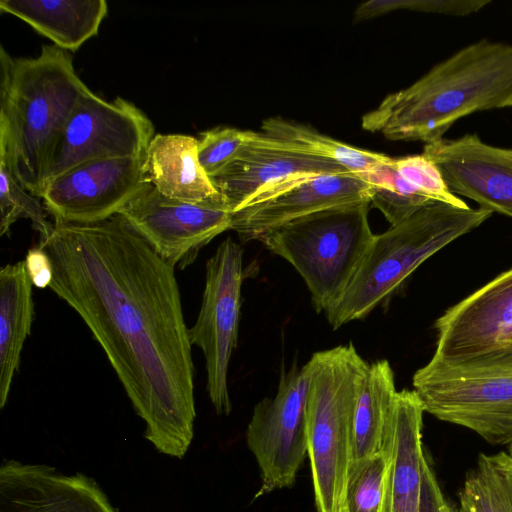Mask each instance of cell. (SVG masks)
<instances>
[{
  "mask_svg": "<svg viewBox=\"0 0 512 512\" xmlns=\"http://www.w3.org/2000/svg\"><path fill=\"white\" fill-rule=\"evenodd\" d=\"M0 512H118L99 484L78 472L63 474L46 464L4 460Z\"/></svg>",
  "mask_w": 512,
  "mask_h": 512,
  "instance_id": "obj_17",
  "label": "cell"
},
{
  "mask_svg": "<svg viewBox=\"0 0 512 512\" xmlns=\"http://www.w3.org/2000/svg\"><path fill=\"white\" fill-rule=\"evenodd\" d=\"M41 198L30 193L15 177L7 162L0 158V234L9 235L11 226L19 219H29L41 239L48 238L54 223L47 218Z\"/></svg>",
  "mask_w": 512,
  "mask_h": 512,
  "instance_id": "obj_27",
  "label": "cell"
},
{
  "mask_svg": "<svg viewBox=\"0 0 512 512\" xmlns=\"http://www.w3.org/2000/svg\"><path fill=\"white\" fill-rule=\"evenodd\" d=\"M49 288L82 318L104 350L144 437L182 459L194 437V365L175 268L121 214L54 224L38 245Z\"/></svg>",
  "mask_w": 512,
  "mask_h": 512,
  "instance_id": "obj_1",
  "label": "cell"
},
{
  "mask_svg": "<svg viewBox=\"0 0 512 512\" xmlns=\"http://www.w3.org/2000/svg\"><path fill=\"white\" fill-rule=\"evenodd\" d=\"M32 286L24 260L0 270V408L8 400L24 342L31 333Z\"/></svg>",
  "mask_w": 512,
  "mask_h": 512,
  "instance_id": "obj_21",
  "label": "cell"
},
{
  "mask_svg": "<svg viewBox=\"0 0 512 512\" xmlns=\"http://www.w3.org/2000/svg\"><path fill=\"white\" fill-rule=\"evenodd\" d=\"M396 393L390 363L378 360L369 364L354 407L350 468L383 451L388 417Z\"/></svg>",
  "mask_w": 512,
  "mask_h": 512,
  "instance_id": "obj_22",
  "label": "cell"
},
{
  "mask_svg": "<svg viewBox=\"0 0 512 512\" xmlns=\"http://www.w3.org/2000/svg\"><path fill=\"white\" fill-rule=\"evenodd\" d=\"M90 89L69 51L44 45L34 58L0 49V158L19 182L41 197L50 158L73 109Z\"/></svg>",
  "mask_w": 512,
  "mask_h": 512,
  "instance_id": "obj_3",
  "label": "cell"
},
{
  "mask_svg": "<svg viewBox=\"0 0 512 512\" xmlns=\"http://www.w3.org/2000/svg\"><path fill=\"white\" fill-rule=\"evenodd\" d=\"M245 137V130L232 127H216L201 133L197 155L201 167L209 178L235 158Z\"/></svg>",
  "mask_w": 512,
  "mask_h": 512,
  "instance_id": "obj_29",
  "label": "cell"
},
{
  "mask_svg": "<svg viewBox=\"0 0 512 512\" xmlns=\"http://www.w3.org/2000/svg\"><path fill=\"white\" fill-rule=\"evenodd\" d=\"M489 3L490 1L488 0L368 1L358 8L355 17L357 20H362L395 9H408L450 16H466L481 10Z\"/></svg>",
  "mask_w": 512,
  "mask_h": 512,
  "instance_id": "obj_30",
  "label": "cell"
},
{
  "mask_svg": "<svg viewBox=\"0 0 512 512\" xmlns=\"http://www.w3.org/2000/svg\"><path fill=\"white\" fill-rule=\"evenodd\" d=\"M235 158L210 180L232 212L261 188L292 176L347 173L339 163L309 154L262 131L245 130Z\"/></svg>",
  "mask_w": 512,
  "mask_h": 512,
  "instance_id": "obj_16",
  "label": "cell"
},
{
  "mask_svg": "<svg viewBox=\"0 0 512 512\" xmlns=\"http://www.w3.org/2000/svg\"><path fill=\"white\" fill-rule=\"evenodd\" d=\"M508 452L512 455V444L509 446Z\"/></svg>",
  "mask_w": 512,
  "mask_h": 512,
  "instance_id": "obj_34",
  "label": "cell"
},
{
  "mask_svg": "<svg viewBox=\"0 0 512 512\" xmlns=\"http://www.w3.org/2000/svg\"><path fill=\"white\" fill-rule=\"evenodd\" d=\"M305 366L282 373L277 393L259 401L246 430V442L259 467L255 498L290 487L307 456Z\"/></svg>",
  "mask_w": 512,
  "mask_h": 512,
  "instance_id": "obj_10",
  "label": "cell"
},
{
  "mask_svg": "<svg viewBox=\"0 0 512 512\" xmlns=\"http://www.w3.org/2000/svg\"><path fill=\"white\" fill-rule=\"evenodd\" d=\"M146 183L145 155L102 159L51 179L40 198L54 224L94 223L118 214Z\"/></svg>",
  "mask_w": 512,
  "mask_h": 512,
  "instance_id": "obj_13",
  "label": "cell"
},
{
  "mask_svg": "<svg viewBox=\"0 0 512 512\" xmlns=\"http://www.w3.org/2000/svg\"><path fill=\"white\" fill-rule=\"evenodd\" d=\"M395 165L409 184L433 201L469 208L464 200L451 192L438 167L423 154L395 159Z\"/></svg>",
  "mask_w": 512,
  "mask_h": 512,
  "instance_id": "obj_28",
  "label": "cell"
},
{
  "mask_svg": "<svg viewBox=\"0 0 512 512\" xmlns=\"http://www.w3.org/2000/svg\"><path fill=\"white\" fill-rule=\"evenodd\" d=\"M198 139L183 134H157L145 154L148 182L163 195L191 203L223 197L201 167Z\"/></svg>",
  "mask_w": 512,
  "mask_h": 512,
  "instance_id": "obj_19",
  "label": "cell"
},
{
  "mask_svg": "<svg viewBox=\"0 0 512 512\" xmlns=\"http://www.w3.org/2000/svg\"><path fill=\"white\" fill-rule=\"evenodd\" d=\"M424 412L414 390L397 391L385 434L390 467L382 512H420Z\"/></svg>",
  "mask_w": 512,
  "mask_h": 512,
  "instance_id": "obj_18",
  "label": "cell"
},
{
  "mask_svg": "<svg viewBox=\"0 0 512 512\" xmlns=\"http://www.w3.org/2000/svg\"><path fill=\"white\" fill-rule=\"evenodd\" d=\"M458 512H470V510L466 506L460 504Z\"/></svg>",
  "mask_w": 512,
  "mask_h": 512,
  "instance_id": "obj_33",
  "label": "cell"
},
{
  "mask_svg": "<svg viewBox=\"0 0 512 512\" xmlns=\"http://www.w3.org/2000/svg\"><path fill=\"white\" fill-rule=\"evenodd\" d=\"M493 213L436 202L375 235L339 300L326 312L333 329L364 318L387 301L427 259L479 227Z\"/></svg>",
  "mask_w": 512,
  "mask_h": 512,
  "instance_id": "obj_4",
  "label": "cell"
},
{
  "mask_svg": "<svg viewBox=\"0 0 512 512\" xmlns=\"http://www.w3.org/2000/svg\"><path fill=\"white\" fill-rule=\"evenodd\" d=\"M420 512H458L445 498L427 458L422 468Z\"/></svg>",
  "mask_w": 512,
  "mask_h": 512,
  "instance_id": "obj_31",
  "label": "cell"
},
{
  "mask_svg": "<svg viewBox=\"0 0 512 512\" xmlns=\"http://www.w3.org/2000/svg\"><path fill=\"white\" fill-rule=\"evenodd\" d=\"M0 10L23 20L54 45L76 51L98 33L105 0H1Z\"/></svg>",
  "mask_w": 512,
  "mask_h": 512,
  "instance_id": "obj_20",
  "label": "cell"
},
{
  "mask_svg": "<svg viewBox=\"0 0 512 512\" xmlns=\"http://www.w3.org/2000/svg\"><path fill=\"white\" fill-rule=\"evenodd\" d=\"M307 370V455L318 512H341L351 463L353 413L369 364L352 343L314 353Z\"/></svg>",
  "mask_w": 512,
  "mask_h": 512,
  "instance_id": "obj_5",
  "label": "cell"
},
{
  "mask_svg": "<svg viewBox=\"0 0 512 512\" xmlns=\"http://www.w3.org/2000/svg\"><path fill=\"white\" fill-rule=\"evenodd\" d=\"M412 384L425 412L492 445L512 444V339L460 360L431 358Z\"/></svg>",
  "mask_w": 512,
  "mask_h": 512,
  "instance_id": "obj_6",
  "label": "cell"
},
{
  "mask_svg": "<svg viewBox=\"0 0 512 512\" xmlns=\"http://www.w3.org/2000/svg\"><path fill=\"white\" fill-rule=\"evenodd\" d=\"M154 136L152 122L133 103L88 91L57 139L45 184L86 162L144 156Z\"/></svg>",
  "mask_w": 512,
  "mask_h": 512,
  "instance_id": "obj_9",
  "label": "cell"
},
{
  "mask_svg": "<svg viewBox=\"0 0 512 512\" xmlns=\"http://www.w3.org/2000/svg\"><path fill=\"white\" fill-rule=\"evenodd\" d=\"M455 195L512 218V149L483 142L476 134L425 144L423 153Z\"/></svg>",
  "mask_w": 512,
  "mask_h": 512,
  "instance_id": "obj_15",
  "label": "cell"
},
{
  "mask_svg": "<svg viewBox=\"0 0 512 512\" xmlns=\"http://www.w3.org/2000/svg\"><path fill=\"white\" fill-rule=\"evenodd\" d=\"M119 214L165 262L180 269L230 229L232 217L224 199L185 202L163 195L151 183L142 186Z\"/></svg>",
  "mask_w": 512,
  "mask_h": 512,
  "instance_id": "obj_11",
  "label": "cell"
},
{
  "mask_svg": "<svg viewBox=\"0 0 512 512\" xmlns=\"http://www.w3.org/2000/svg\"><path fill=\"white\" fill-rule=\"evenodd\" d=\"M243 279V250L227 238L206 263L200 312L188 330L191 344L204 354L207 392L220 415H229L232 409L228 368L237 345Z\"/></svg>",
  "mask_w": 512,
  "mask_h": 512,
  "instance_id": "obj_8",
  "label": "cell"
},
{
  "mask_svg": "<svg viewBox=\"0 0 512 512\" xmlns=\"http://www.w3.org/2000/svg\"><path fill=\"white\" fill-rule=\"evenodd\" d=\"M470 512H512V455L480 453L459 491Z\"/></svg>",
  "mask_w": 512,
  "mask_h": 512,
  "instance_id": "obj_24",
  "label": "cell"
},
{
  "mask_svg": "<svg viewBox=\"0 0 512 512\" xmlns=\"http://www.w3.org/2000/svg\"><path fill=\"white\" fill-rule=\"evenodd\" d=\"M371 187V203L378 208L391 226L409 218L421 208L436 203L409 184L398 172L395 159L357 174Z\"/></svg>",
  "mask_w": 512,
  "mask_h": 512,
  "instance_id": "obj_25",
  "label": "cell"
},
{
  "mask_svg": "<svg viewBox=\"0 0 512 512\" xmlns=\"http://www.w3.org/2000/svg\"><path fill=\"white\" fill-rule=\"evenodd\" d=\"M261 131L309 154L333 160L354 174L365 172L390 158L385 154L350 146L319 133L309 125L281 117L264 120Z\"/></svg>",
  "mask_w": 512,
  "mask_h": 512,
  "instance_id": "obj_23",
  "label": "cell"
},
{
  "mask_svg": "<svg viewBox=\"0 0 512 512\" xmlns=\"http://www.w3.org/2000/svg\"><path fill=\"white\" fill-rule=\"evenodd\" d=\"M370 203L322 210L259 239L298 271L318 312H326L339 300L375 236L368 222Z\"/></svg>",
  "mask_w": 512,
  "mask_h": 512,
  "instance_id": "obj_7",
  "label": "cell"
},
{
  "mask_svg": "<svg viewBox=\"0 0 512 512\" xmlns=\"http://www.w3.org/2000/svg\"><path fill=\"white\" fill-rule=\"evenodd\" d=\"M512 107V45L478 40L387 95L362 128L394 141H438L461 118Z\"/></svg>",
  "mask_w": 512,
  "mask_h": 512,
  "instance_id": "obj_2",
  "label": "cell"
},
{
  "mask_svg": "<svg viewBox=\"0 0 512 512\" xmlns=\"http://www.w3.org/2000/svg\"><path fill=\"white\" fill-rule=\"evenodd\" d=\"M431 358L455 361L490 351L512 339V268L448 308L434 323Z\"/></svg>",
  "mask_w": 512,
  "mask_h": 512,
  "instance_id": "obj_14",
  "label": "cell"
},
{
  "mask_svg": "<svg viewBox=\"0 0 512 512\" xmlns=\"http://www.w3.org/2000/svg\"><path fill=\"white\" fill-rule=\"evenodd\" d=\"M371 187L357 174L320 173L292 176L267 185L232 212L230 229L244 241L304 216L329 208L370 201Z\"/></svg>",
  "mask_w": 512,
  "mask_h": 512,
  "instance_id": "obj_12",
  "label": "cell"
},
{
  "mask_svg": "<svg viewBox=\"0 0 512 512\" xmlns=\"http://www.w3.org/2000/svg\"><path fill=\"white\" fill-rule=\"evenodd\" d=\"M24 262L33 286L49 287L53 278V267L47 253L37 246L28 251Z\"/></svg>",
  "mask_w": 512,
  "mask_h": 512,
  "instance_id": "obj_32",
  "label": "cell"
},
{
  "mask_svg": "<svg viewBox=\"0 0 512 512\" xmlns=\"http://www.w3.org/2000/svg\"><path fill=\"white\" fill-rule=\"evenodd\" d=\"M389 467L384 441L383 451L349 469L341 512H382Z\"/></svg>",
  "mask_w": 512,
  "mask_h": 512,
  "instance_id": "obj_26",
  "label": "cell"
}]
</instances>
